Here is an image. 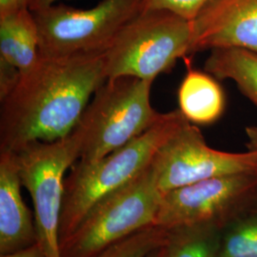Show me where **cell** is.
<instances>
[{
    "label": "cell",
    "instance_id": "obj_1",
    "mask_svg": "<svg viewBox=\"0 0 257 257\" xmlns=\"http://www.w3.org/2000/svg\"><path fill=\"white\" fill-rule=\"evenodd\" d=\"M106 80L103 54L40 55L1 100L0 151L15 152L31 142L68 137L91 95Z\"/></svg>",
    "mask_w": 257,
    "mask_h": 257
},
{
    "label": "cell",
    "instance_id": "obj_2",
    "mask_svg": "<svg viewBox=\"0 0 257 257\" xmlns=\"http://www.w3.org/2000/svg\"><path fill=\"white\" fill-rule=\"evenodd\" d=\"M186 121L179 110L163 113L153 127L124 146L99 159L74 164L65 179L59 241L77 227L92 206L144 172L160 147Z\"/></svg>",
    "mask_w": 257,
    "mask_h": 257
},
{
    "label": "cell",
    "instance_id": "obj_3",
    "mask_svg": "<svg viewBox=\"0 0 257 257\" xmlns=\"http://www.w3.org/2000/svg\"><path fill=\"white\" fill-rule=\"evenodd\" d=\"M152 82L133 76L107 79L74 128L80 160L93 161L138 138L161 119L151 105Z\"/></svg>",
    "mask_w": 257,
    "mask_h": 257
},
{
    "label": "cell",
    "instance_id": "obj_4",
    "mask_svg": "<svg viewBox=\"0 0 257 257\" xmlns=\"http://www.w3.org/2000/svg\"><path fill=\"white\" fill-rule=\"evenodd\" d=\"M192 35V22L173 12L142 11L103 53L107 79L133 76L153 83L190 55Z\"/></svg>",
    "mask_w": 257,
    "mask_h": 257
},
{
    "label": "cell",
    "instance_id": "obj_5",
    "mask_svg": "<svg viewBox=\"0 0 257 257\" xmlns=\"http://www.w3.org/2000/svg\"><path fill=\"white\" fill-rule=\"evenodd\" d=\"M162 193L153 162L134 180L103 197L60 242L61 257H94L155 223Z\"/></svg>",
    "mask_w": 257,
    "mask_h": 257
},
{
    "label": "cell",
    "instance_id": "obj_6",
    "mask_svg": "<svg viewBox=\"0 0 257 257\" xmlns=\"http://www.w3.org/2000/svg\"><path fill=\"white\" fill-rule=\"evenodd\" d=\"M143 1L102 0L87 10L53 4L33 11L40 55L103 54L122 28L143 11Z\"/></svg>",
    "mask_w": 257,
    "mask_h": 257
},
{
    "label": "cell",
    "instance_id": "obj_7",
    "mask_svg": "<svg viewBox=\"0 0 257 257\" xmlns=\"http://www.w3.org/2000/svg\"><path fill=\"white\" fill-rule=\"evenodd\" d=\"M80 140L72 132L62 139L31 142L13 152L22 185L34 204L37 242L47 257H61L59 225L65 173L80 158Z\"/></svg>",
    "mask_w": 257,
    "mask_h": 257
},
{
    "label": "cell",
    "instance_id": "obj_8",
    "mask_svg": "<svg viewBox=\"0 0 257 257\" xmlns=\"http://www.w3.org/2000/svg\"><path fill=\"white\" fill-rule=\"evenodd\" d=\"M257 193V172L220 175L162 194L154 225L168 230L223 228Z\"/></svg>",
    "mask_w": 257,
    "mask_h": 257
},
{
    "label": "cell",
    "instance_id": "obj_9",
    "mask_svg": "<svg viewBox=\"0 0 257 257\" xmlns=\"http://www.w3.org/2000/svg\"><path fill=\"white\" fill-rule=\"evenodd\" d=\"M162 194L211 177L257 172L256 153H227L209 147L188 120L160 147L153 160Z\"/></svg>",
    "mask_w": 257,
    "mask_h": 257
},
{
    "label": "cell",
    "instance_id": "obj_10",
    "mask_svg": "<svg viewBox=\"0 0 257 257\" xmlns=\"http://www.w3.org/2000/svg\"><path fill=\"white\" fill-rule=\"evenodd\" d=\"M191 22L190 54L218 48L257 53V0H210Z\"/></svg>",
    "mask_w": 257,
    "mask_h": 257
},
{
    "label": "cell",
    "instance_id": "obj_11",
    "mask_svg": "<svg viewBox=\"0 0 257 257\" xmlns=\"http://www.w3.org/2000/svg\"><path fill=\"white\" fill-rule=\"evenodd\" d=\"M21 178L13 152L0 151V254L37 243L36 224L21 195Z\"/></svg>",
    "mask_w": 257,
    "mask_h": 257
},
{
    "label": "cell",
    "instance_id": "obj_12",
    "mask_svg": "<svg viewBox=\"0 0 257 257\" xmlns=\"http://www.w3.org/2000/svg\"><path fill=\"white\" fill-rule=\"evenodd\" d=\"M184 60L187 74L178 89L179 110L192 124H212L225 110L224 92L212 75L193 69L187 56Z\"/></svg>",
    "mask_w": 257,
    "mask_h": 257
},
{
    "label": "cell",
    "instance_id": "obj_13",
    "mask_svg": "<svg viewBox=\"0 0 257 257\" xmlns=\"http://www.w3.org/2000/svg\"><path fill=\"white\" fill-rule=\"evenodd\" d=\"M0 58L16 66L21 73L39 60L38 29L30 10L0 17Z\"/></svg>",
    "mask_w": 257,
    "mask_h": 257
},
{
    "label": "cell",
    "instance_id": "obj_14",
    "mask_svg": "<svg viewBox=\"0 0 257 257\" xmlns=\"http://www.w3.org/2000/svg\"><path fill=\"white\" fill-rule=\"evenodd\" d=\"M205 71L216 79H230L257 106V53L241 48L211 50Z\"/></svg>",
    "mask_w": 257,
    "mask_h": 257
},
{
    "label": "cell",
    "instance_id": "obj_15",
    "mask_svg": "<svg viewBox=\"0 0 257 257\" xmlns=\"http://www.w3.org/2000/svg\"><path fill=\"white\" fill-rule=\"evenodd\" d=\"M221 230L208 225L171 230L165 257H215L220 245Z\"/></svg>",
    "mask_w": 257,
    "mask_h": 257
},
{
    "label": "cell",
    "instance_id": "obj_16",
    "mask_svg": "<svg viewBox=\"0 0 257 257\" xmlns=\"http://www.w3.org/2000/svg\"><path fill=\"white\" fill-rule=\"evenodd\" d=\"M170 235L171 230L152 225L114 243L94 257H146L166 245Z\"/></svg>",
    "mask_w": 257,
    "mask_h": 257
},
{
    "label": "cell",
    "instance_id": "obj_17",
    "mask_svg": "<svg viewBox=\"0 0 257 257\" xmlns=\"http://www.w3.org/2000/svg\"><path fill=\"white\" fill-rule=\"evenodd\" d=\"M215 257H257V213L230 222Z\"/></svg>",
    "mask_w": 257,
    "mask_h": 257
},
{
    "label": "cell",
    "instance_id": "obj_18",
    "mask_svg": "<svg viewBox=\"0 0 257 257\" xmlns=\"http://www.w3.org/2000/svg\"><path fill=\"white\" fill-rule=\"evenodd\" d=\"M210 0H144L145 10H167L192 21Z\"/></svg>",
    "mask_w": 257,
    "mask_h": 257
},
{
    "label": "cell",
    "instance_id": "obj_19",
    "mask_svg": "<svg viewBox=\"0 0 257 257\" xmlns=\"http://www.w3.org/2000/svg\"><path fill=\"white\" fill-rule=\"evenodd\" d=\"M20 74L21 72L16 66L0 58V101L15 89Z\"/></svg>",
    "mask_w": 257,
    "mask_h": 257
},
{
    "label": "cell",
    "instance_id": "obj_20",
    "mask_svg": "<svg viewBox=\"0 0 257 257\" xmlns=\"http://www.w3.org/2000/svg\"><path fill=\"white\" fill-rule=\"evenodd\" d=\"M37 0H0V17L30 10Z\"/></svg>",
    "mask_w": 257,
    "mask_h": 257
},
{
    "label": "cell",
    "instance_id": "obj_21",
    "mask_svg": "<svg viewBox=\"0 0 257 257\" xmlns=\"http://www.w3.org/2000/svg\"><path fill=\"white\" fill-rule=\"evenodd\" d=\"M1 257H47L43 248L39 245L37 242L36 244L28 247V248L19 249L17 251L7 253V254H2Z\"/></svg>",
    "mask_w": 257,
    "mask_h": 257
},
{
    "label": "cell",
    "instance_id": "obj_22",
    "mask_svg": "<svg viewBox=\"0 0 257 257\" xmlns=\"http://www.w3.org/2000/svg\"><path fill=\"white\" fill-rule=\"evenodd\" d=\"M246 136L248 138V151L256 153L257 155V126H250L246 128Z\"/></svg>",
    "mask_w": 257,
    "mask_h": 257
},
{
    "label": "cell",
    "instance_id": "obj_23",
    "mask_svg": "<svg viewBox=\"0 0 257 257\" xmlns=\"http://www.w3.org/2000/svg\"><path fill=\"white\" fill-rule=\"evenodd\" d=\"M57 0H37L33 6L31 7L30 11L33 12V11H36V10L41 9V8H44L47 6H50V5H53L55 4Z\"/></svg>",
    "mask_w": 257,
    "mask_h": 257
},
{
    "label": "cell",
    "instance_id": "obj_24",
    "mask_svg": "<svg viewBox=\"0 0 257 257\" xmlns=\"http://www.w3.org/2000/svg\"><path fill=\"white\" fill-rule=\"evenodd\" d=\"M166 245H167V244H166ZM166 245L160 247V248H156L155 250H153V251L146 257H165Z\"/></svg>",
    "mask_w": 257,
    "mask_h": 257
}]
</instances>
